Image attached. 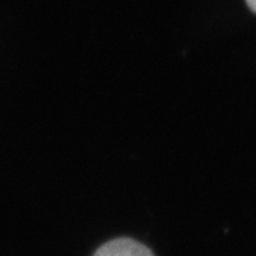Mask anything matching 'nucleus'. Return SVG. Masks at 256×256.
<instances>
[{
    "label": "nucleus",
    "instance_id": "obj_1",
    "mask_svg": "<svg viewBox=\"0 0 256 256\" xmlns=\"http://www.w3.org/2000/svg\"><path fill=\"white\" fill-rule=\"evenodd\" d=\"M94 256H154L142 243L130 238H118L106 243Z\"/></svg>",
    "mask_w": 256,
    "mask_h": 256
},
{
    "label": "nucleus",
    "instance_id": "obj_2",
    "mask_svg": "<svg viewBox=\"0 0 256 256\" xmlns=\"http://www.w3.org/2000/svg\"><path fill=\"white\" fill-rule=\"evenodd\" d=\"M246 2H247L249 8L256 14V0H246Z\"/></svg>",
    "mask_w": 256,
    "mask_h": 256
}]
</instances>
